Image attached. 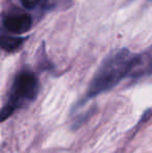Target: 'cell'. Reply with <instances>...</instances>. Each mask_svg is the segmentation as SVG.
Listing matches in <instances>:
<instances>
[{"instance_id": "1", "label": "cell", "mask_w": 152, "mask_h": 153, "mask_svg": "<svg viewBox=\"0 0 152 153\" xmlns=\"http://www.w3.org/2000/svg\"><path fill=\"white\" fill-rule=\"evenodd\" d=\"M134 55L127 49H122L108 57L92 79L87 97H95L113 89L124 77H128L130 64Z\"/></svg>"}, {"instance_id": "2", "label": "cell", "mask_w": 152, "mask_h": 153, "mask_svg": "<svg viewBox=\"0 0 152 153\" xmlns=\"http://www.w3.org/2000/svg\"><path fill=\"white\" fill-rule=\"evenodd\" d=\"M39 92V80L33 73L23 71L14 80L7 102L1 111V120L4 121L16 109L24 106L36 98Z\"/></svg>"}, {"instance_id": "3", "label": "cell", "mask_w": 152, "mask_h": 153, "mask_svg": "<svg viewBox=\"0 0 152 153\" xmlns=\"http://www.w3.org/2000/svg\"><path fill=\"white\" fill-rule=\"evenodd\" d=\"M150 74H152V55H134L130 64L128 77L140 78V77H144Z\"/></svg>"}, {"instance_id": "4", "label": "cell", "mask_w": 152, "mask_h": 153, "mask_svg": "<svg viewBox=\"0 0 152 153\" xmlns=\"http://www.w3.org/2000/svg\"><path fill=\"white\" fill-rule=\"evenodd\" d=\"M33 20L29 15L19 14L7 16L3 20V26L7 31L15 34L24 33L31 27Z\"/></svg>"}, {"instance_id": "5", "label": "cell", "mask_w": 152, "mask_h": 153, "mask_svg": "<svg viewBox=\"0 0 152 153\" xmlns=\"http://www.w3.org/2000/svg\"><path fill=\"white\" fill-rule=\"evenodd\" d=\"M24 41L25 38L23 36H2L1 40H0V46L3 50L7 51V52H14L22 46Z\"/></svg>"}, {"instance_id": "6", "label": "cell", "mask_w": 152, "mask_h": 153, "mask_svg": "<svg viewBox=\"0 0 152 153\" xmlns=\"http://www.w3.org/2000/svg\"><path fill=\"white\" fill-rule=\"evenodd\" d=\"M22 5L24 6L25 8H28V10H31V8L38 6V4L40 3L42 0H20Z\"/></svg>"}]
</instances>
